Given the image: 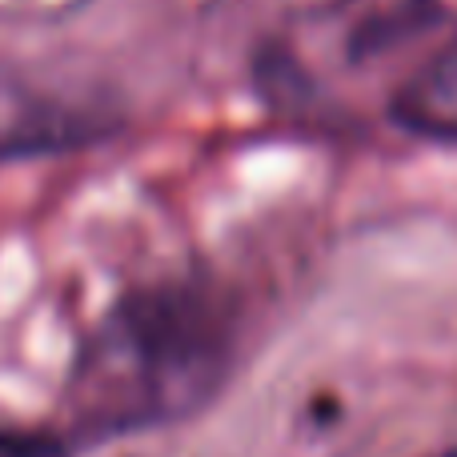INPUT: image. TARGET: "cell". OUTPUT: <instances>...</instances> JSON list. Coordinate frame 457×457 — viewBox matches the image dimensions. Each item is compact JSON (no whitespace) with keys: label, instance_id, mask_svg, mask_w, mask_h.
<instances>
[{"label":"cell","instance_id":"1","mask_svg":"<svg viewBox=\"0 0 457 457\" xmlns=\"http://www.w3.org/2000/svg\"><path fill=\"white\" fill-rule=\"evenodd\" d=\"M233 341L237 321L221 293L193 281L133 289L77 349L64 410L88 437L185 421L225 386Z\"/></svg>","mask_w":457,"mask_h":457},{"label":"cell","instance_id":"2","mask_svg":"<svg viewBox=\"0 0 457 457\" xmlns=\"http://www.w3.org/2000/svg\"><path fill=\"white\" fill-rule=\"evenodd\" d=\"M117 129L101 93L56 85L37 72L0 69V161L85 149Z\"/></svg>","mask_w":457,"mask_h":457},{"label":"cell","instance_id":"3","mask_svg":"<svg viewBox=\"0 0 457 457\" xmlns=\"http://www.w3.org/2000/svg\"><path fill=\"white\" fill-rule=\"evenodd\" d=\"M394 120L418 137L457 141V40L442 48L394 101Z\"/></svg>","mask_w":457,"mask_h":457},{"label":"cell","instance_id":"4","mask_svg":"<svg viewBox=\"0 0 457 457\" xmlns=\"http://www.w3.org/2000/svg\"><path fill=\"white\" fill-rule=\"evenodd\" d=\"M434 457H457V445H450V450H442V453H434Z\"/></svg>","mask_w":457,"mask_h":457}]
</instances>
